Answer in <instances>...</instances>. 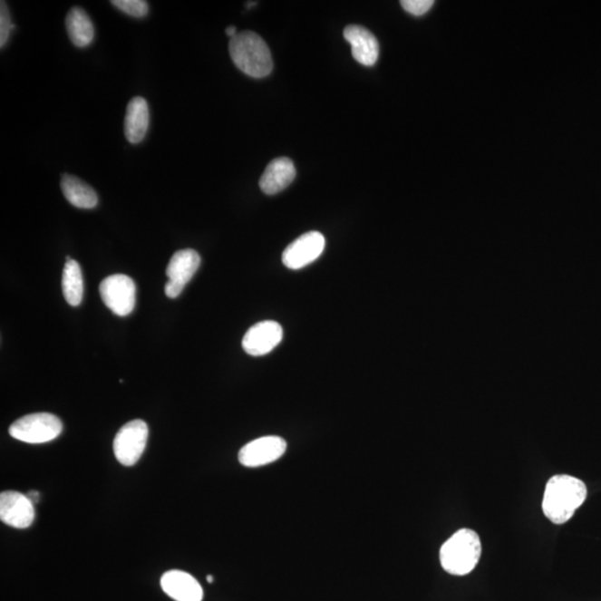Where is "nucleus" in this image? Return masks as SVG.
Listing matches in <instances>:
<instances>
[{
	"label": "nucleus",
	"instance_id": "nucleus-17",
	"mask_svg": "<svg viewBox=\"0 0 601 601\" xmlns=\"http://www.w3.org/2000/svg\"><path fill=\"white\" fill-rule=\"evenodd\" d=\"M66 29L76 47H87L94 41L95 28L84 9L73 7L67 13Z\"/></svg>",
	"mask_w": 601,
	"mask_h": 601
},
{
	"label": "nucleus",
	"instance_id": "nucleus-1",
	"mask_svg": "<svg viewBox=\"0 0 601 601\" xmlns=\"http://www.w3.org/2000/svg\"><path fill=\"white\" fill-rule=\"evenodd\" d=\"M587 496V486L580 479L569 475H556L547 482L542 511L552 524L564 525L583 506Z\"/></svg>",
	"mask_w": 601,
	"mask_h": 601
},
{
	"label": "nucleus",
	"instance_id": "nucleus-22",
	"mask_svg": "<svg viewBox=\"0 0 601 601\" xmlns=\"http://www.w3.org/2000/svg\"><path fill=\"white\" fill-rule=\"evenodd\" d=\"M226 33H227V35L231 37V38H233L234 36H237V34H238L237 29L236 26L228 27Z\"/></svg>",
	"mask_w": 601,
	"mask_h": 601
},
{
	"label": "nucleus",
	"instance_id": "nucleus-3",
	"mask_svg": "<svg viewBox=\"0 0 601 601\" xmlns=\"http://www.w3.org/2000/svg\"><path fill=\"white\" fill-rule=\"evenodd\" d=\"M228 51L233 63L244 74L254 78L271 74L273 60L270 48L257 33H238L229 41Z\"/></svg>",
	"mask_w": 601,
	"mask_h": 601
},
{
	"label": "nucleus",
	"instance_id": "nucleus-6",
	"mask_svg": "<svg viewBox=\"0 0 601 601\" xmlns=\"http://www.w3.org/2000/svg\"><path fill=\"white\" fill-rule=\"evenodd\" d=\"M100 293L105 305L119 316H127L133 312L136 303V286L133 278L124 275H114L102 280Z\"/></svg>",
	"mask_w": 601,
	"mask_h": 601
},
{
	"label": "nucleus",
	"instance_id": "nucleus-4",
	"mask_svg": "<svg viewBox=\"0 0 601 601\" xmlns=\"http://www.w3.org/2000/svg\"><path fill=\"white\" fill-rule=\"evenodd\" d=\"M63 423L52 413L25 415L9 427V434L19 441L39 444L51 442L60 437Z\"/></svg>",
	"mask_w": 601,
	"mask_h": 601
},
{
	"label": "nucleus",
	"instance_id": "nucleus-11",
	"mask_svg": "<svg viewBox=\"0 0 601 601\" xmlns=\"http://www.w3.org/2000/svg\"><path fill=\"white\" fill-rule=\"evenodd\" d=\"M283 340V329L276 321H263L248 329L242 341L243 350L248 355L262 356L270 354Z\"/></svg>",
	"mask_w": 601,
	"mask_h": 601
},
{
	"label": "nucleus",
	"instance_id": "nucleus-8",
	"mask_svg": "<svg viewBox=\"0 0 601 601\" xmlns=\"http://www.w3.org/2000/svg\"><path fill=\"white\" fill-rule=\"evenodd\" d=\"M287 444L285 439L267 436L253 440L238 452V461L244 467L258 468L278 460L286 453Z\"/></svg>",
	"mask_w": 601,
	"mask_h": 601
},
{
	"label": "nucleus",
	"instance_id": "nucleus-5",
	"mask_svg": "<svg viewBox=\"0 0 601 601\" xmlns=\"http://www.w3.org/2000/svg\"><path fill=\"white\" fill-rule=\"evenodd\" d=\"M149 439V427L143 420H133L121 427L114 439L117 461L131 467L138 463Z\"/></svg>",
	"mask_w": 601,
	"mask_h": 601
},
{
	"label": "nucleus",
	"instance_id": "nucleus-15",
	"mask_svg": "<svg viewBox=\"0 0 601 601\" xmlns=\"http://www.w3.org/2000/svg\"><path fill=\"white\" fill-rule=\"evenodd\" d=\"M150 125L149 104L143 97H134L126 109L124 131L127 141L139 144L148 133Z\"/></svg>",
	"mask_w": 601,
	"mask_h": 601
},
{
	"label": "nucleus",
	"instance_id": "nucleus-21",
	"mask_svg": "<svg viewBox=\"0 0 601 601\" xmlns=\"http://www.w3.org/2000/svg\"><path fill=\"white\" fill-rule=\"evenodd\" d=\"M432 0H402L401 5L405 12L414 15V16H422L427 14L433 6Z\"/></svg>",
	"mask_w": 601,
	"mask_h": 601
},
{
	"label": "nucleus",
	"instance_id": "nucleus-16",
	"mask_svg": "<svg viewBox=\"0 0 601 601\" xmlns=\"http://www.w3.org/2000/svg\"><path fill=\"white\" fill-rule=\"evenodd\" d=\"M63 197L78 208H94L99 204V198L90 185L70 174H63L61 179Z\"/></svg>",
	"mask_w": 601,
	"mask_h": 601
},
{
	"label": "nucleus",
	"instance_id": "nucleus-14",
	"mask_svg": "<svg viewBox=\"0 0 601 601\" xmlns=\"http://www.w3.org/2000/svg\"><path fill=\"white\" fill-rule=\"evenodd\" d=\"M296 170L287 158L273 160L261 176L260 188L263 193L275 195L282 192L295 180Z\"/></svg>",
	"mask_w": 601,
	"mask_h": 601
},
{
	"label": "nucleus",
	"instance_id": "nucleus-25",
	"mask_svg": "<svg viewBox=\"0 0 601 601\" xmlns=\"http://www.w3.org/2000/svg\"><path fill=\"white\" fill-rule=\"evenodd\" d=\"M247 8H251L253 6H256L257 3H247Z\"/></svg>",
	"mask_w": 601,
	"mask_h": 601
},
{
	"label": "nucleus",
	"instance_id": "nucleus-12",
	"mask_svg": "<svg viewBox=\"0 0 601 601\" xmlns=\"http://www.w3.org/2000/svg\"><path fill=\"white\" fill-rule=\"evenodd\" d=\"M160 586L175 601H202L203 588L199 581L185 571L170 570L160 579Z\"/></svg>",
	"mask_w": 601,
	"mask_h": 601
},
{
	"label": "nucleus",
	"instance_id": "nucleus-24",
	"mask_svg": "<svg viewBox=\"0 0 601 601\" xmlns=\"http://www.w3.org/2000/svg\"><path fill=\"white\" fill-rule=\"evenodd\" d=\"M207 580H208V584H212L213 581H214V579H213V576H208Z\"/></svg>",
	"mask_w": 601,
	"mask_h": 601
},
{
	"label": "nucleus",
	"instance_id": "nucleus-13",
	"mask_svg": "<svg viewBox=\"0 0 601 601\" xmlns=\"http://www.w3.org/2000/svg\"><path fill=\"white\" fill-rule=\"evenodd\" d=\"M344 36L351 44L352 56L364 66H373L379 58L378 39L368 29L359 25H350L344 29Z\"/></svg>",
	"mask_w": 601,
	"mask_h": 601
},
{
	"label": "nucleus",
	"instance_id": "nucleus-18",
	"mask_svg": "<svg viewBox=\"0 0 601 601\" xmlns=\"http://www.w3.org/2000/svg\"><path fill=\"white\" fill-rule=\"evenodd\" d=\"M62 287L68 305L72 306L81 305L84 296V280L80 264L72 260L70 257H66V264L63 267Z\"/></svg>",
	"mask_w": 601,
	"mask_h": 601
},
{
	"label": "nucleus",
	"instance_id": "nucleus-9",
	"mask_svg": "<svg viewBox=\"0 0 601 601\" xmlns=\"http://www.w3.org/2000/svg\"><path fill=\"white\" fill-rule=\"evenodd\" d=\"M325 248L324 234L316 231L305 233L286 248V251L283 252L282 261L287 268L300 270L317 260Z\"/></svg>",
	"mask_w": 601,
	"mask_h": 601
},
{
	"label": "nucleus",
	"instance_id": "nucleus-19",
	"mask_svg": "<svg viewBox=\"0 0 601 601\" xmlns=\"http://www.w3.org/2000/svg\"><path fill=\"white\" fill-rule=\"evenodd\" d=\"M111 5L121 12L135 18L145 17L149 14V3L144 0H113Z\"/></svg>",
	"mask_w": 601,
	"mask_h": 601
},
{
	"label": "nucleus",
	"instance_id": "nucleus-2",
	"mask_svg": "<svg viewBox=\"0 0 601 601\" xmlns=\"http://www.w3.org/2000/svg\"><path fill=\"white\" fill-rule=\"evenodd\" d=\"M480 537L475 530L463 529L454 532L440 549V564L444 571L453 576L472 573L481 558Z\"/></svg>",
	"mask_w": 601,
	"mask_h": 601
},
{
	"label": "nucleus",
	"instance_id": "nucleus-20",
	"mask_svg": "<svg viewBox=\"0 0 601 601\" xmlns=\"http://www.w3.org/2000/svg\"><path fill=\"white\" fill-rule=\"evenodd\" d=\"M15 26L11 21V14H9V9L6 3L2 2V6H0V47L6 45L9 35H11L12 29Z\"/></svg>",
	"mask_w": 601,
	"mask_h": 601
},
{
	"label": "nucleus",
	"instance_id": "nucleus-23",
	"mask_svg": "<svg viewBox=\"0 0 601 601\" xmlns=\"http://www.w3.org/2000/svg\"><path fill=\"white\" fill-rule=\"evenodd\" d=\"M29 499H31L33 502H35L38 500L39 498V493L36 491H32L28 493Z\"/></svg>",
	"mask_w": 601,
	"mask_h": 601
},
{
	"label": "nucleus",
	"instance_id": "nucleus-7",
	"mask_svg": "<svg viewBox=\"0 0 601 601\" xmlns=\"http://www.w3.org/2000/svg\"><path fill=\"white\" fill-rule=\"evenodd\" d=\"M199 266V254L192 248L174 253L166 268V276L169 277L165 286L166 296L170 299H176L179 296L184 287L198 272Z\"/></svg>",
	"mask_w": 601,
	"mask_h": 601
},
{
	"label": "nucleus",
	"instance_id": "nucleus-10",
	"mask_svg": "<svg viewBox=\"0 0 601 601\" xmlns=\"http://www.w3.org/2000/svg\"><path fill=\"white\" fill-rule=\"evenodd\" d=\"M0 519L17 529H26L35 519L34 502L17 491H4L0 495Z\"/></svg>",
	"mask_w": 601,
	"mask_h": 601
}]
</instances>
